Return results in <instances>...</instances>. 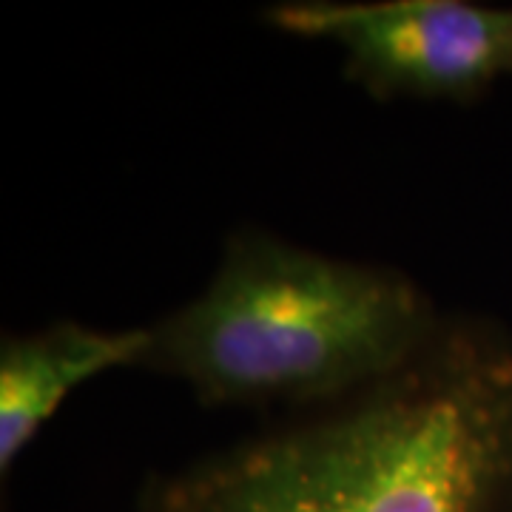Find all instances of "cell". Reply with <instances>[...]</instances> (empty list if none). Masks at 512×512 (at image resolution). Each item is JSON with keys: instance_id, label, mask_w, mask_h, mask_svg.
I'll return each instance as SVG.
<instances>
[{"instance_id": "3", "label": "cell", "mask_w": 512, "mask_h": 512, "mask_svg": "<svg viewBox=\"0 0 512 512\" xmlns=\"http://www.w3.org/2000/svg\"><path fill=\"white\" fill-rule=\"evenodd\" d=\"M279 32L336 43L345 77L376 100L476 103L512 74V6L473 0H285Z\"/></svg>"}, {"instance_id": "4", "label": "cell", "mask_w": 512, "mask_h": 512, "mask_svg": "<svg viewBox=\"0 0 512 512\" xmlns=\"http://www.w3.org/2000/svg\"><path fill=\"white\" fill-rule=\"evenodd\" d=\"M151 345L148 328H92L60 319L0 342V473L18 464L60 404L97 376L140 367Z\"/></svg>"}, {"instance_id": "1", "label": "cell", "mask_w": 512, "mask_h": 512, "mask_svg": "<svg viewBox=\"0 0 512 512\" xmlns=\"http://www.w3.org/2000/svg\"><path fill=\"white\" fill-rule=\"evenodd\" d=\"M134 512H512V333L444 313L384 379L154 476Z\"/></svg>"}, {"instance_id": "2", "label": "cell", "mask_w": 512, "mask_h": 512, "mask_svg": "<svg viewBox=\"0 0 512 512\" xmlns=\"http://www.w3.org/2000/svg\"><path fill=\"white\" fill-rule=\"evenodd\" d=\"M444 313L399 268L245 228L194 299L148 325L143 365L205 407H319L416 356Z\"/></svg>"}]
</instances>
